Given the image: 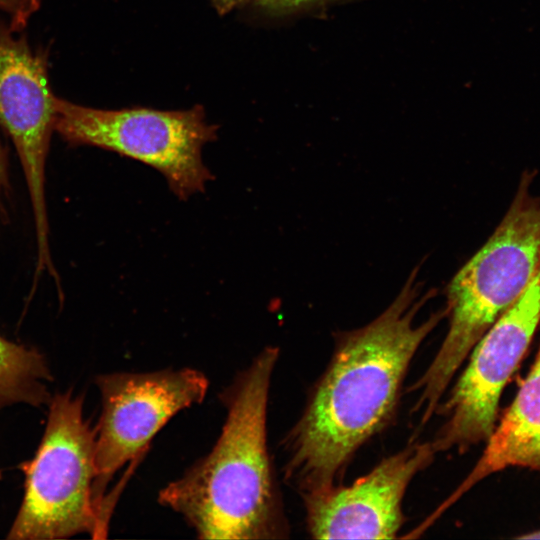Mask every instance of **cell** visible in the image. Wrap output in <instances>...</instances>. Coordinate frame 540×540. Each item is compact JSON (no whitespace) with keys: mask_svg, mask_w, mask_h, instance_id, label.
<instances>
[{"mask_svg":"<svg viewBox=\"0 0 540 540\" xmlns=\"http://www.w3.org/2000/svg\"><path fill=\"white\" fill-rule=\"evenodd\" d=\"M413 269L393 302L368 324L337 333L332 358L284 445L285 479L299 492L336 483L356 451L392 419L408 367L445 307L414 324L435 294Z\"/></svg>","mask_w":540,"mask_h":540,"instance_id":"cell-1","label":"cell"},{"mask_svg":"<svg viewBox=\"0 0 540 540\" xmlns=\"http://www.w3.org/2000/svg\"><path fill=\"white\" fill-rule=\"evenodd\" d=\"M277 347L264 348L223 389L221 433L208 454L158 493L201 539L288 536L267 446V407Z\"/></svg>","mask_w":540,"mask_h":540,"instance_id":"cell-2","label":"cell"},{"mask_svg":"<svg viewBox=\"0 0 540 540\" xmlns=\"http://www.w3.org/2000/svg\"><path fill=\"white\" fill-rule=\"evenodd\" d=\"M537 172L522 173L513 200L484 245L446 287L447 334L411 391L414 411L425 425L456 372L492 324L520 297L540 263V196L532 191Z\"/></svg>","mask_w":540,"mask_h":540,"instance_id":"cell-3","label":"cell"},{"mask_svg":"<svg viewBox=\"0 0 540 540\" xmlns=\"http://www.w3.org/2000/svg\"><path fill=\"white\" fill-rule=\"evenodd\" d=\"M95 443L96 428L84 418L82 397L67 392L51 398L40 445L22 466L24 497L7 538L105 537L93 495Z\"/></svg>","mask_w":540,"mask_h":540,"instance_id":"cell-4","label":"cell"},{"mask_svg":"<svg viewBox=\"0 0 540 540\" xmlns=\"http://www.w3.org/2000/svg\"><path fill=\"white\" fill-rule=\"evenodd\" d=\"M54 130L68 143L115 152L160 172L180 200L203 192L214 177L202 149L218 127L204 110L162 111L146 107L102 110L55 97Z\"/></svg>","mask_w":540,"mask_h":540,"instance_id":"cell-5","label":"cell"},{"mask_svg":"<svg viewBox=\"0 0 540 540\" xmlns=\"http://www.w3.org/2000/svg\"><path fill=\"white\" fill-rule=\"evenodd\" d=\"M102 411L96 427L94 500L108 531L105 490L127 463H136L178 412L201 403L209 380L184 367L152 372H114L96 378Z\"/></svg>","mask_w":540,"mask_h":540,"instance_id":"cell-6","label":"cell"},{"mask_svg":"<svg viewBox=\"0 0 540 540\" xmlns=\"http://www.w3.org/2000/svg\"><path fill=\"white\" fill-rule=\"evenodd\" d=\"M540 327V263L520 297L492 324L436 412L444 417L432 443L437 452L465 453L486 442L498 420L501 394Z\"/></svg>","mask_w":540,"mask_h":540,"instance_id":"cell-7","label":"cell"},{"mask_svg":"<svg viewBox=\"0 0 540 540\" xmlns=\"http://www.w3.org/2000/svg\"><path fill=\"white\" fill-rule=\"evenodd\" d=\"M0 27V125L19 155L33 208L37 239V273H53L45 200V164L55 125L52 93L44 55L24 38Z\"/></svg>","mask_w":540,"mask_h":540,"instance_id":"cell-8","label":"cell"},{"mask_svg":"<svg viewBox=\"0 0 540 540\" xmlns=\"http://www.w3.org/2000/svg\"><path fill=\"white\" fill-rule=\"evenodd\" d=\"M438 453L432 442L413 443L383 459L349 486L302 493L314 539H394L404 523L402 502L417 473Z\"/></svg>","mask_w":540,"mask_h":540,"instance_id":"cell-9","label":"cell"},{"mask_svg":"<svg viewBox=\"0 0 540 540\" xmlns=\"http://www.w3.org/2000/svg\"><path fill=\"white\" fill-rule=\"evenodd\" d=\"M485 443L482 455L467 477L427 519L430 523L494 473L523 468L540 474V343L527 376Z\"/></svg>","mask_w":540,"mask_h":540,"instance_id":"cell-10","label":"cell"},{"mask_svg":"<svg viewBox=\"0 0 540 540\" xmlns=\"http://www.w3.org/2000/svg\"><path fill=\"white\" fill-rule=\"evenodd\" d=\"M51 379L47 361L37 349L0 336V410L19 403H49Z\"/></svg>","mask_w":540,"mask_h":540,"instance_id":"cell-11","label":"cell"},{"mask_svg":"<svg viewBox=\"0 0 540 540\" xmlns=\"http://www.w3.org/2000/svg\"><path fill=\"white\" fill-rule=\"evenodd\" d=\"M41 0H0V12L9 20L12 31L23 29L39 9Z\"/></svg>","mask_w":540,"mask_h":540,"instance_id":"cell-12","label":"cell"},{"mask_svg":"<svg viewBox=\"0 0 540 540\" xmlns=\"http://www.w3.org/2000/svg\"><path fill=\"white\" fill-rule=\"evenodd\" d=\"M334 1L338 0H254L258 7L273 15H285Z\"/></svg>","mask_w":540,"mask_h":540,"instance_id":"cell-13","label":"cell"},{"mask_svg":"<svg viewBox=\"0 0 540 540\" xmlns=\"http://www.w3.org/2000/svg\"><path fill=\"white\" fill-rule=\"evenodd\" d=\"M7 182V158L6 152L0 141V194Z\"/></svg>","mask_w":540,"mask_h":540,"instance_id":"cell-14","label":"cell"},{"mask_svg":"<svg viewBox=\"0 0 540 540\" xmlns=\"http://www.w3.org/2000/svg\"><path fill=\"white\" fill-rule=\"evenodd\" d=\"M243 0H212L217 11L221 14H225L232 10L235 6L240 4Z\"/></svg>","mask_w":540,"mask_h":540,"instance_id":"cell-15","label":"cell"},{"mask_svg":"<svg viewBox=\"0 0 540 540\" xmlns=\"http://www.w3.org/2000/svg\"><path fill=\"white\" fill-rule=\"evenodd\" d=\"M515 538H517V539H540V529L525 532L524 534L518 535Z\"/></svg>","mask_w":540,"mask_h":540,"instance_id":"cell-16","label":"cell"}]
</instances>
